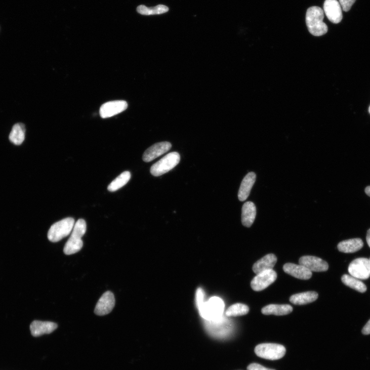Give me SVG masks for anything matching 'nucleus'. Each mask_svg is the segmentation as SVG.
<instances>
[{
	"mask_svg": "<svg viewBox=\"0 0 370 370\" xmlns=\"http://www.w3.org/2000/svg\"><path fill=\"white\" fill-rule=\"evenodd\" d=\"M324 11L319 7L308 9L306 14V24L309 32L314 36H323L328 31V27L323 22Z\"/></svg>",
	"mask_w": 370,
	"mask_h": 370,
	"instance_id": "nucleus-1",
	"label": "nucleus"
},
{
	"mask_svg": "<svg viewBox=\"0 0 370 370\" xmlns=\"http://www.w3.org/2000/svg\"><path fill=\"white\" fill-rule=\"evenodd\" d=\"M87 231V224L83 221H77L74 225L71 237L64 248V253L71 255L80 251L83 247L81 238Z\"/></svg>",
	"mask_w": 370,
	"mask_h": 370,
	"instance_id": "nucleus-2",
	"label": "nucleus"
},
{
	"mask_svg": "<svg viewBox=\"0 0 370 370\" xmlns=\"http://www.w3.org/2000/svg\"><path fill=\"white\" fill-rule=\"evenodd\" d=\"M75 224V220L72 218H67L55 223L49 230V240L55 243L68 236L73 230Z\"/></svg>",
	"mask_w": 370,
	"mask_h": 370,
	"instance_id": "nucleus-3",
	"label": "nucleus"
},
{
	"mask_svg": "<svg viewBox=\"0 0 370 370\" xmlns=\"http://www.w3.org/2000/svg\"><path fill=\"white\" fill-rule=\"evenodd\" d=\"M180 159V155L177 152L168 154L151 167L150 173L154 177L161 176L174 169Z\"/></svg>",
	"mask_w": 370,
	"mask_h": 370,
	"instance_id": "nucleus-4",
	"label": "nucleus"
},
{
	"mask_svg": "<svg viewBox=\"0 0 370 370\" xmlns=\"http://www.w3.org/2000/svg\"><path fill=\"white\" fill-rule=\"evenodd\" d=\"M224 305L219 298L213 297L205 304L200 312V316L208 321H214L222 318Z\"/></svg>",
	"mask_w": 370,
	"mask_h": 370,
	"instance_id": "nucleus-5",
	"label": "nucleus"
},
{
	"mask_svg": "<svg viewBox=\"0 0 370 370\" xmlns=\"http://www.w3.org/2000/svg\"><path fill=\"white\" fill-rule=\"evenodd\" d=\"M255 352L261 358L274 360L282 358L286 353V349L279 344H262L257 346Z\"/></svg>",
	"mask_w": 370,
	"mask_h": 370,
	"instance_id": "nucleus-6",
	"label": "nucleus"
},
{
	"mask_svg": "<svg viewBox=\"0 0 370 370\" xmlns=\"http://www.w3.org/2000/svg\"><path fill=\"white\" fill-rule=\"evenodd\" d=\"M350 275L359 280H366L370 277V262L365 258H357L349 265Z\"/></svg>",
	"mask_w": 370,
	"mask_h": 370,
	"instance_id": "nucleus-7",
	"label": "nucleus"
},
{
	"mask_svg": "<svg viewBox=\"0 0 370 370\" xmlns=\"http://www.w3.org/2000/svg\"><path fill=\"white\" fill-rule=\"evenodd\" d=\"M277 275L273 270H267L257 274L251 282V287L256 292L266 289L277 279Z\"/></svg>",
	"mask_w": 370,
	"mask_h": 370,
	"instance_id": "nucleus-8",
	"label": "nucleus"
},
{
	"mask_svg": "<svg viewBox=\"0 0 370 370\" xmlns=\"http://www.w3.org/2000/svg\"><path fill=\"white\" fill-rule=\"evenodd\" d=\"M128 106V103L125 100L111 101L101 106L99 114L103 118H110L124 112Z\"/></svg>",
	"mask_w": 370,
	"mask_h": 370,
	"instance_id": "nucleus-9",
	"label": "nucleus"
},
{
	"mask_svg": "<svg viewBox=\"0 0 370 370\" xmlns=\"http://www.w3.org/2000/svg\"><path fill=\"white\" fill-rule=\"evenodd\" d=\"M115 304L113 293L110 291L105 293L98 300L94 312L98 316H104L113 310Z\"/></svg>",
	"mask_w": 370,
	"mask_h": 370,
	"instance_id": "nucleus-10",
	"label": "nucleus"
},
{
	"mask_svg": "<svg viewBox=\"0 0 370 370\" xmlns=\"http://www.w3.org/2000/svg\"><path fill=\"white\" fill-rule=\"evenodd\" d=\"M323 9L325 15L331 22L338 24L342 21V8L338 0H325Z\"/></svg>",
	"mask_w": 370,
	"mask_h": 370,
	"instance_id": "nucleus-11",
	"label": "nucleus"
},
{
	"mask_svg": "<svg viewBox=\"0 0 370 370\" xmlns=\"http://www.w3.org/2000/svg\"><path fill=\"white\" fill-rule=\"evenodd\" d=\"M299 264L304 266L310 271L323 272L327 271V263L321 258L310 256L302 257L299 261Z\"/></svg>",
	"mask_w": 370,
	"mask_h": 370,
	"instance_id": "nucleus-12",
	"label": "nucleus"
},
{
	"mask_svg": "<svg viewBox=\"0 0 370 370\" xmlns=\"http://www.w3.org/2000/svg\"><path fill=\"white\" fill-rule=\"evenodd\" d=\"M172 145L167 142L158 143L146 150L143 156L145 162H150L170 150Z\"/></svg>",
	"mask_w": 370,
	"mask_h": 370,
	"instance_id": "nucleus-13",
	"label": "nucleus"
},
{
	"mask_svg": "<svg viewBox=\"0 0 370 370\" xmlns=\"http://www.w3.org/2000/svg\"><path fill=\"white\" fill-rule=\"evenodd\" d=\"M283 271L287 274L301 280H309L312 276V272L302 265L286 263L283 266Z\"/></svg>",
	"mask_w": 370,
	"mask_h": 370,
	"instance_id": "nucleus-14",
	"label": "nucleus"
},
{
	"mask_svg": "<svg viewBox=\"0 0 370 370\" xmlns=\"http://www.w3.org/2000/svg\"><path fill=\"white\" fill-rule=\"evenodd\" d=\"M57 327V324L53 322L35 320L30 324V330L33 336L38 337L52 333Z\"/></svg>",
	"mask_w": 370,
	"mask_h": 370,
	"instance_id": "nucleus-15",
	"label": "nucleus"
},
{
	"mask_svg": "<svg viewBox=\"0 0 370 370\" xmlns=\"http://www.w3.org/2000/svg\"><path fill=\"white\" fill-rule=\"evenodd\" d=\"M277 261L274 254H268L256 262L253 266V270L256 274L262 272L273 270Z\"/></svg>",
	"mask_w": 370,
	"mask_h": 370,
	"instance_id": "nucleus-16",
	"label": "nucleus"
},
{
	"mask_svg": "<svg viewBox=\"0 0 370 370\" xmlns=\"http://www.w3.org/2000/svg\"><path fill=\"white\" fill-rule=\"evenodd\" d=\"M207 328L214 336L222 338L226 336L229 331V327L226 320L222 318L214 321H208Z\"/></svg>",
	"mask_w": 370,
	"mask_h": 370,
	"instance_id": "nucleus-17",
	"label": "nucleus"
},
{
	"mask_svg": "<svg viewBox=\"0 0 370 370\" xmlns=\"http://www.w3.org/2000/svg\"><path fill=\"white\" fill-rule=\"evenodd\" d=\"M256 179V175L253 172L249 173L244 177L238 192V198L240 201H243L248 198Z\"/></svg>",
	"mask_w": 370,
	"mask_h": 370,
	"instance_id": "nucleus-18",
	"label": "nucleus"
},
{
	"mask_svg": "<svg viewBox=\"0 0 370 370\" xmlns=\"http://www.w3.org/2000/svg\"><path fill=\"white\" fill-rule=\"evenodd\" d=\"M256 207L252 201H247L242 209V223L247 227H250L256 218Z\"/></svg>",
	"mask_w": 370,
	"mask_h": 370,
	"instance_id": "nucleus-19",
	"label": "nucleus"
},
{
	"mask_svg": "<svg viewBox=\"0 0 370 370\" xmlns=\"http://www.w3.org/2000/svg\"><path fill=\"white\" fill-rule=\"evenodd\" d=\"M318 294L315 292H307L292 295L290 299V302L294 305L302 306L316 301Z\"/></svg>",
	"mask_w": 370,
	"mask_h": 370,
	"instance_id": "nucleus-20",
	"label": "nucleus"
},
{
	"mask_svg": "<svg viewBox=\"0 0 370 370\" xmlns=\"http://www.w3.org/2000/svg\"><path fill=\"white\" fill-rule=\"evenodd\" d=\"M293 310V308L289 305H270L264 307L261 312L265 315L283 316L290 314Z\"/></svg>",
	"mask_w": 370,
	"mask_h": 370,
	"instance_id": "nucleus-21",
	"label": "nucleus"
},
{
	"mask_svg": "<svg viewBox=\"0 0 370 370\" xmlns=\"http://www.w3.org/2000/svg\"><path fill=\"white\" fill-rule=\"evenodd\" d=\"M363 243L360 238L351 239L340 242L338 245L339 251L344 253H353L361 250Z\"/></svg>",
	"mask_w": 370,
	"mask_h": 370,
	"instance_id": "nucleus-22",
	"label": "nucleus"
},
{
	"mask_svg": "<svg viewBox=\"0 0 370 370\" xmlns=\"http://www.w3.org/2000/svg\"><path fill=\"white\" fill-rule=\"evenodd\" d=\"M25 128L22 123L15 124L10 134V141L16 145H21L25 140Z\"/></svg>",
	"mask_w": 370,
	"mask_h": 370,
	"instance_id": "nucleus-23",
	"label": "nucleus"
},
{
	"mask_svg": "<svg viewBox=\"0 0 370 370\" xmlns=\"http://www.w3.org/2000/svg\"><path fill=\"white\" fill-rule=\"evenodd\" d=\"M342 280L344 284L360 293H363L366 291V285L359 279L351 275H343Z\"/></svg>",
	"mask_w": 370,
	"mask_h": 370,
	"instance_id": "nucleus-24",
	"label": "nucleus"
},
{
	"mask_svg": "<svg viewBox=\"0 0 370 370\" xmlns=\"http://www.w3.org/2000/svg\"><path fill=\"white\" fill-rule=\"evenodd\" d=\"M129 172H125L113 180L108 186V189L110 192H114L126 185L131 179Z\"/></svg>",
	"mask_w": 370,
	"mask_h": 370,
	"instance_id": "nucleus-25",
	"label": "nucleus"
},
{
	"mask_svg": "<svg viewBox=\"0 0 370 370\" xmlns=\"http://www.w3.org/2000/svg\"><path fill=\"white\" fill-rule=\"evenodd\" d=\"M137 11L141 15L150 16L166 13L169 11V8L163 5H158L153 8H147L144 6H140L137 8Z\"/></svg>",
	"mask_w": 370,
	"mask_h": 370,
	"instance_id": "nucleus-26",
	"label": "nucleus"
},
{
	"mask_svg": "<svg viewBox=\"0 0 370 370\" xmlns=\"http://www.w3.org/2000/svg\"><path fill=\"white\" fill-rule=\"evenodd\" d=\"M250 311L249 307L242 304H236L231 306L226 311L227 317H237L246 315Z\"/></svg>",
	"mask_w": 370,
	"mask_h": 370,
	"instance_id": "nucleus-27",
	"label": "nucleus"
},
{
	"mask_svg": "<svg viewBox=\"0 0 370 370\" xmlns=\"http://www.w3.org/2000/svg\"><path fill=\"white\" fill-rule=\"evenodd\" d=\"M204 292L200 288L197 289L196 293V301L199 312L202 309L204 304Z\"/></svg>",
	"mask_w": 370,
	"mask_h": 370,
	"instance_id": "nucleus-28",
	"label": "nucleus"
},
{
	"mask_svg": "<svg viewBox=\"0 0 370 370\" xmlns=\"http://www.w3.org/2000/svg\"><path fill=\"white\" fill-rule=\"evenodd\" d=\"M356 0H339L342 10L346 12L351 10Z\"/></svg>",
	"mask_w": 370,
	"mask_h": 370,
	"instance_id": "nucleus-29",
	"label": "nucleus"
},
{
	"mask_svg": "<svg viewBox=\"0 0 370 370\" xmlns=\"http://www.w3.org/2000/svg\"><path fill=\"white\" fill-rule=\"evenodd\" d=\"M248 370H275L266 368L258 363H252L248 367Z\"/></svg>",
	"mask_w": 370,
	"mask_h": 370,
	"instance_id": "nucleus-30",
	"label": "nucleus"
},
{
	"mask_svg": "<svg viewBox=\"0 0 370 370\" xmlns=\"http://www.w3.org/2000/svg\"><path fill=\"white\" fill-rule=\"evenodd\" d=\"M362 333L365 335L370 334V319L363 327Z\"/></svg>",
	"mask_w": 370,
	"mask_h": 370,
	"instance_id": "nucleus-31",
	"label": "nucleus"
},
{
	"mask_svg": "<svg viewBox=\"0 0 370 370\" xmlns=\"http://www.w3.org/2000/svg\"><path fill=\"white\" fill-rule=\"evenodd\" d=\"M366 240L367 243L370 248V229H369L367 231Z\"/></svg>",
	"mask_w": 370,
	"mask_h": 370,
	"instance_id": "nucleus-32",
	"label": "nucleus"
},
{
	"mask_svg": "<svg viewBox=\"0 0 370 370\" xmlns=\"http://www.w3.org/2000/svg\"><path fill=\"white\" fill-rule=\"evenodd\" d=\"M365 192L368 196H370V186L365 188Z\"/></svg>",
	"mask_w": 370,
	"mask_h": 370,
	"instance_id": "nucleus-33",
	"label": "nucleus"
},
{
	"mask_svg": "<svg viewBox=\"0 0 370 370\" xmlns=\"http://www.w3.org/2000/svg\"><path fill=\"white\" fill-rule=\"evenodd\" d=\"M369 112L370 113V107H369Z\"/></svg>",
	"mask_w": 370,
	"mask_h": 370,
	"instance_id": "nucleus-34",
	"label": "nucleus"
},
{
	"mask_svg": "<svg viewBox=\"0 0 370 370\" xmlns=\"http://www.w3.org/2000/svg\"><path fill=\"white\" fill-rule=\"evenodd\" d=\"M369 262H370V259H369Z\"/></svg>",
	"mask_w": 370,
	"mask_h": 370,
	"instance_id": "nucleus-35",
	"label": "nucleus"
}]
</instances>
